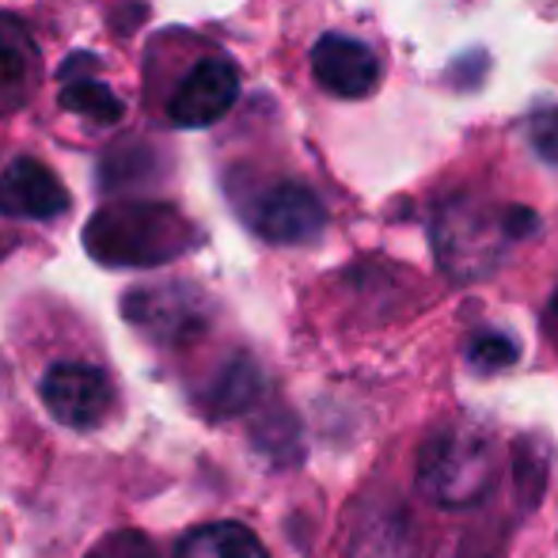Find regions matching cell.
Here are the masks:
<instances>
[{"instance_id":"cell-1","label":"cell","mask_w":558,"mask_h":558,"mask_svg":"<svg viewBox=\"0 0 558 558\" xmlns=\"http://www.w3.org/2000/svg\"><path fill=\"white\" fill-rule=\"evenodd\" d=\"M494 475H498V448H494V437L475 422H448L422 445L418 490L434 506H475L490 494Z\"/></svg>"},{"instance_id":"cell-2","label":"cell","mask_w":558,"mask_h":558,"mask_svg":"<svg viewBox=\"0 0 558 558\" xmlns=\"http://www.w3.org/2000/svg\"><path fill=\"white\" fill-rule=\"evenodd\" d=\"M84 243L107 266H156L183 255L194 243V232L175 206L130 202L99 209L84 232Z\"/></svg>"},{"instance_id":"cell-3","label":"cell","mask_w":558,"mask_h":558,"mask_svg":"<svg viewBox=\"0 0 558 558\" xmlns=\"http://www.w3.org/2000/svg\"><path fill=\"white\" fill-rule=\"evenodd\" d=\"M532 228H536V214L524 206L490 214L475 202H448L434 225V243L441 266L456 281H475L501 263V247L509 240H521Z\"/></svg>"},{"instance_id":"cell-4","label":"cell","mask_w":558,"mask_h":558,"mask_svg":"<svg viewBox=\"0 0 558 558\" xmlns=\"http://www.w3.org/2000/svg\"><path fill=\"white\" fill-rule=\"evenodd\" d=\"M38 391H43V403L53 414V422L76 429V434L104 426L114 403L111 380L96 365H84V361H58V365H50Z\"/></svg>"},{"instance_id":"cell-5","label":"cell","mask_w":558,"mask_h":558,"mask_svg":"<svg viewBox=\"0 0 558 558\" xmlns=\"http://www.w3.org/2000/svg\"><path fill=\"white\" fill-rule=\"evenodd\" d=\"M235 99H240V69L221 53H209L194 61L171 88L168 122L179 130H206L232 111Z\"/></svg>"},{"instance_id":"cell-6","label":"cell","mask_w":558,"mask_h":558,"mask_svg":"<svg viewBox=\"0 0 558 558\" xmlns=\"http://www.w3.org/2000/svg\"><path fill=\"white\" fill-rule=\"evenodd\" d=\"M247 225L263 235L266 243H281V247H296V243H312L327 228V209L308 186L301 183H274L258 191L247 202Z\"/></svg>"},{"instance_id":"cell-7","label":"cell","mask_w":558,"mask_h":558,"mask_svg":"<svg viewBox=\"0 0 558 558\" xmlns=\"http://www.w3.org/2000/svg\"><path fill=\"white\" fill-rule=\"evenodd\" d=\"M312 76L338 99H365L380 84V58L353 35H324L312 46Z\"/></svg>"},{"instance_id":"cell-8","label":"cell","mask_w":558,"mask_h":558,"mask_svg":"<svg viewBox=\"0 0 558 558\" xmlns=\"http://www.w3.org/2000/svg\"><path fill=\"white\" fill-rule=\"evenodd\" d=\"M69 209V191L43 160L20 156L0 171V217L53 221Z\"/></svg>"},{"instance_id":"cell-9","label":"cell","mask_w":558,"mask_h":558,"mask_svg":"<svg viewBox=\"0 0 558 558\" xmlns=\"http://www.w3.org/2000/svg\"><path fill=\"white\" fill-rule=\"evenodd\" d=\"M38 84V46L15 15L0 12V122L31 104Z\"/></svg>"},{"instance_id":"cell-10","label":"cell","mask_w":558,"mask_h":558,"mask_svg":"<svg viewBox=\"0 0 558 558\" xmlns=\"http://www.w3.org/2000/svg\"><path fill=\"white\" fill-rule=\"evenodd\" d=\"M125 316L148 335H183V327L198 324V308L194 296L183 289H148V293H133L125 301Z\"/></svg>"},{"instance_id":"cell-11","label":"cell","mask_w":558,"mask_h":558,"mask_svg":"<svg viewBox=\"0 0 558 558\" xmlns=\"http://www.w3.org/2000/svg\"><path fill=\"white\" fill-rule=\"evenodd\" d=\"M175 558H270L263 539L235 521L202 524V529L186 532L175 547Z\"/></svg>"},{"instance_id":"cell-12","label":"cell","mask_w":558,"mask_h":558,"mask_svg":"<svg viewBox=\"0 0 558 558\" xmlns=\"http://www.w3.org/2000/svg\"><path fill=\"white\" fill-rule=\"evenodd\" d=\"M61 107H65V111H81L88 118H99V122H118V114H122V104H118V99L99 81L65 84V92H61Z\"/></svg>"},{"instance_id":"cell-13","label":"cell","mask_w":558,"mask_h":558,"mask_svg":"<svg viewBox=\"0 0 558 558\" xmlns=\"http://www.w3.org/2000/svg\"><path fill=\"white\" fill-rule=\"evenodd\" d=\"M521 357V350H517V342L509 335H475L468 345V361L478 368V373H498V368H509L513 361Z\"/></svg>"},{"instance_id":"cell-14","label":"cell","mask_w":558,"mask_h":558,"mask_svg":"<svg viewBox=\"0 0 558 558\" xmlns=\"http://www.w3.org/2000/svg\"><path fill=\"white\" fill-rule=\"evenodd\" d=\"M88 558H160L156 547L148 544L141 532H111L107 539H99L96 547L88 551Z\"/></svg>"},{"instance_id":"cell-15","label":"cell","mask_w":558,"mask_h":558,"mask_svg":"<svg viewBox=\"0 0 558 558\" xmlns=\"http://www.w3.org/2000/svg\"><path fill=\"white\" fill-rule=\"evenodd\" d=\"M532 145L547 163H558V111H544L532 118Z\"/></svg>"},{"instance_id":"cell-16","label":"cell","mask_w":558,"mask_h":558,"mask_svg":"<svg viewBox=\"0 0 558 558\" xmlns=\"http://www.w3.org/2000/svg\"><path fill=\"white\" fill-rule=\"evenodd\" d=\"M547 319H551V331L558 335V289H555V296H551V312H547Z\"/></svg>"}]
</instances>
